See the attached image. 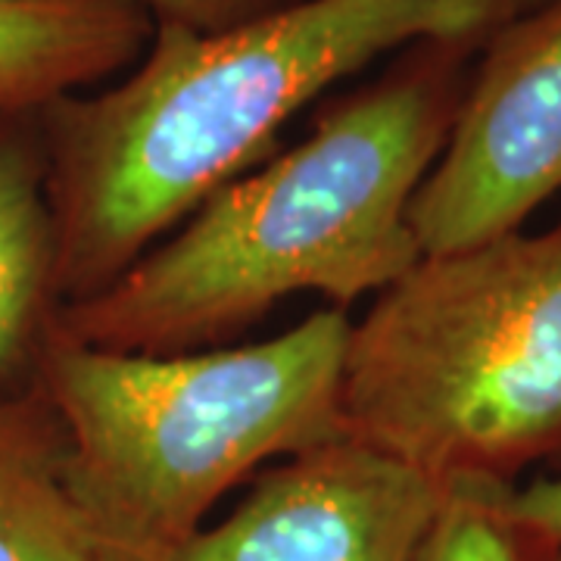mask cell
<instances>
[{"instance_id": "7a4b0ae2", "label": "cell", "mask_w": 561, "mask_h": 561, "mask_svg": "<svg viewBox=\"0 0 561 561\" xmlns=\"http://www.w3.org/2000/svg\"><path fill=\"white\" fill-rule=\"evenodd\" d=\"M474 47L415 44L328 106L312 135L225 181L101 294L66 306L72 341L169 356L225 346L294 294L334 309L421 260L412 197L449 138Z\"/></svg>"}, {"instance_id": "3957f363", "label": "cell", "mask_w": 561, "mask_h": 561, "mask_svg": "<svg viewBox=\"0 0 561 561\" xmlns=\"http://www.w3.org/2000/svg\"><path fill=\"white\" fill-rule=\"evenodd\" d=\"M350 312L321 306L268 341L140 356L66 337L35 381L60 415L66 478L116 561H172L268 461L346 434Z\"/></svg>"}, {"instance_id": "277c9868", "label": "cell", "mask_w": 561, "mask_h": 561, "mask_svg": "<svg viewBox=\"0 0 561 561\" xmlns=\"http://www.w3.org/2000/svg\"><path fill=\"white\" fill-rule=\"evenodd\" d=\"M346 434L443 490L561 459V216L421 256L350 328Z\"/></svg>"}, {"instance_id": "9c48e42d", "label": "cell", "mask_w": 561, "mask_h": 561, "mask_svg": "<svg viewBox=\"0 0 561 561\" xmlns=\"http://www.w3.org/2000/svg\"><path fill=\"white\" fill-rule=\"evenodd\" d=\"M66 456L35 375L0 397V561H116L69 486Z\"/></svg>"}, {"instance_id": "30bf717a", "label": "cell", "mask_w": 561, "mask_h": 561, "mask_svg": "<svg viewBox=\"0 0 561 561\" xmlns=\"http://www.w3.org/2000/svg\"><path fill=\"white\" fill-rule=\"evenodd\" d=\"M515 486L456 483L421 542L415 561H556L505 508Z\"/></svg>"}, {"instance_id": "8992f818", "label": "cell", "mask_w": 561, "mask_h": 561, "mask_svg": "<svg viewBox=\"0 0 561 561\" xmlns=\"http://www.w3.org/2000/svg\"><path fill=\"white\" fill-rule=\"evenodd\" d=\"M446 490L343 434L262 468L172 561H415Z\"/></svg>"}, {"instance_id": "52a82bcc", "label": "cell", "mask_w": 561, "mask_h": 561, "mask_svg": "<svg viewBox=\"0 0 561 561\" xmlns=\"http://www.w3.org/2000/svg\"><path fill=\"white\" fill-rule=\"evenodd\" d=\"M150 13L128 0H0V116L41 113L138 62Z\"/></svg>"}, {"instance_id": "6da1fadb", "label": "cell", "mask_w": 561, "mask_h": 561, "mask_svg": "<svg viewBox=\"0 0 561 561\" xmlns=\"http://www.w3.org/2000/svg\"><path fill=\"white\" fill-rule=\"evenodd\" d=\"M537 3L300 0L213 32L157 22L125 79L41 113L62 309L268 160L280 128L337 81L415 44L481 50Z\"/></svg>"}, {"instance_id": "7c38bea8", "label": "cell", "mask_w": 561, "mask_h": 561, "mask_svg": "<svg viewBox=\"0 0 561 561\" xmlns=\"http://www.w3.org/2000/svg\"><path fill=\"white\" fill-rule=\"evenodd\" d=\"M128 3H138L140 10H147L150 20L157 16V22H175L197 32H213L256 16L253 10L256 0H128Z\"/></svg>"}, {"instance_id": "5b68a950", "label": "cell", "mask_w": 561, "mask_h": 561, "mask_svg": "<svg viewBox=\"0 0 561 561\" xmlns=\"http://www.w3.org/2000/svg\"><path fill=\"white\" fill-rule=\"evenodd\" d=\"M481 50L449 138L412 197L421 256L522 231L561 194V0H540Z\"/></svg>"}, {"instance_id": "8fae6325", "label": "cell", "mask_w": 561, "mask_h": 561, "mask_svg": "<svg viewBox=\"0 0 561 561\" xmlns=\"http://www.w3.org/2000/svg\"><path fill=\"white\" fill-rule=\"evenodd\" d=\"M505 508L552 552V559L561 561V471L508 490Z\"/></svg>"}, {"instance_id": "ba28073f", "label": "cell", "mask_w": 561, "mask_h": 561, "mask_svg": "<svg viewBox=\"0 0 561 561\" xmlns=\"http://www.w3.org/2000/svg\"><path fill=\"white\" fill-rule=\"evenodd\" d=\"M32 116H0V381L22 368L35 375L62 309L47 140Z\"/></svg>"}]
</instances>
